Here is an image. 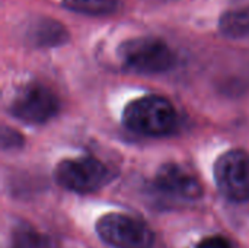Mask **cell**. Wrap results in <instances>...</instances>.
I'll use <instances>...</instances> for the list:
<instances>
[{"mask_svg": "<svg viewBox=\"0 0 249 248\" xmlns=\"http://www.w3.org/2000/svg\"><path fill=\"white\" fill-rule=\"evenodd\" d=\"M220 31L233 39L249 38V4L226 12L220 19Z\"/></svg>", "mask_w": 249, "mask_h": 248, "instance_id": "ba28073f", "label": "cell"}, {"mask_svg": "<svg viewBox=\"0 0 249 248\" xmlns=\"http://www.w3.org/2000/svg\"><path fill=\"white\" fill-rule=\"evenodd\" d=\"M197 248H232L231 243L220 235H214V237H209L206 240H203Z\"/></svg>", "mask_w": 249, "mask_h": 248, "instance_id": "8fae6325", "label": "cell"}, {"mask_svg": "<svg viewBox=\"0 0 249 248\" xmlns=\"http://www.w3.org/2000/svg\"><path fill=\"white\" fill-rule=\"evenodd\" d=\"M118 56L128 70L143 75L163 73L175 63V56L169 45L153 37L124 41L118 48Z\"/></svg>", "mask_w": 249, "mask_h": 248, "instance_id": "7a4b0ae2", "label": "cell"}, {"mask_svg": "<svg viewBox=\"0 0 249 248\" xmlns=\"http://www.w3.org/2000/svg\"><path fill=\"white\" fill-rule=\"evenodd\" d=\"M60 108L55 94L41 85L28 83L13 98L10 104V113L29 124H41L53 118Z\"/></svg>", "mask_w": 249, "mask_h": 248, "instance_id": "8992f818", "label": "cell"}, {"mask_svg": "<svg viewBox=\"0 0 249 248\" xmlns=\"http://www.w3.org/2000/svg\"><path fill=\"white\" fill-rule=\"evenodd\" d=\"M54 177L61 187L86 194L108 184L112 174L99 159L92 156H80L61 161L55 167Z\"/></svg>", "mask_w": 249, "mask_h": 248, "instance_id": "277c9868", "label": "cell"}, {"mask_svg": "<svg viewBox=\"0 0 249 248\" xmlns=\"http://www.w3.org/2000/svg\"><path fill=\"white\" fill-rule=\"evenodd\" d=\"M96 232L114 248H152L155 234L142 219L125 213H108L98 219Z\"/></svg>", "mask_w": 249, "mask_h": 248, "instance_id": "3957f363", "label": "cell"}, {"mask_svg": "<svg viewBox=\"0 0 249 248\" xmlns=\"http://www.w3.org/2000/svg\"><path fill=\"white\" fill-rule=\"evenodd\" d=\"M123 123L134 133L159 137L175 129L178 114L168 98L146 95L127 104L123 113Z\"/></svg>", "mask_w": 249, "mask_h": 248, "instance_id": "6da1fadb", "label": "cell"}, {"mask_svg": "<svg viewBox=\"0 0 249 248\" xmlns=\"http://www.w3.org/2000/svg\"><path fill=\"white\" fill-rule=\"evenodd\" d=\"M12 248H54L51 240L32 228H19L12 237Z\"/></svg>", "mask_w": 249, "mask_h": 248, "instance_id": "30bf717a", "label": "cell"}, {"mask_svg": "<svg viewBox=\"0 0 249 248\" xmlns=\"http://www.w3.org/2000/svg\"><path fill=\"white\" fill-rule=\"evenodd\" d=\"M214 180L220 193L229 200H249V153L232 149L219 156L214 164Z\"/></svg>", "mask_w": 249, "mask_h": 248, "instance_id": "5b68a950", "label": "cell"}, {"mask_svg": "<svg viewBox=\"0 0 249 248\" xmlns=\"http://www.w3.org/2000/svg\"><path fill=\"white\" fill-rule=\"evenodd\" d=\"M120 0H63L67 9L86 15H107L117 9Z\"/></svg>", "mask_w": 249, "mask_h": 248, "instance_id": "9c48e42d", "label": "cell"}, {"mask_svg": "<svg viewBox=\"0 0 249 248\" xmlns=\"http://www.w3.org/2000/svg\"><path fill=\"white\" fill-rule=\"evenodd\" d=\"M155 183L160 191L187 200L200 199L203 194L200 181L178 164H166L160 167Z\"/></svg>", "mask_w": 249, "mask_h": 248, "instance_id": "52a82bcc", "label": "cell"}]
</instances>
